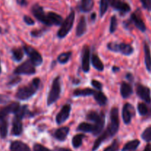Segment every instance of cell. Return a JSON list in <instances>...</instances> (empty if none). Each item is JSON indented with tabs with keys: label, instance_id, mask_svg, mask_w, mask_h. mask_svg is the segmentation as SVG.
<instances>
[{
	"label": "cell",
	"instance_id": "cell-1",
	"mask_svg": "<svg viewBox=\"0 0 151 151\" xmlns=\"http://www.w3.org/2000/svg\"><path fill=\"white\" fill-rule=\"evenodd\" d=\"M119 127V111L117 108H113L111 110L110 114V123L108 126L107 129L103 134L99 137V138L94 142L92 147V151H95L98 149L100 145L106 141L108 139L114 137L118 132Z\"/></svg>",
	"mask_w": 151,
	"mask_h": 151
},
{
	"label": "cell",
	"instance_id": "cell-2",
	"mask_svg": "<svg viewBox=\"0 0 151 151\" xmlns=\"http://www.w3.org/2000/svg\"><path fill=\"white\" fill-rule=\"evenodd\" d=\"M40 82L41 81L39 78H34L29 84L19 88L16 94V98L22 100H25L30 98L35 94L37 90L39 88Z\"/></svg>",
	"mask_w": 151,
	"mask_h": 151
},
{
	"label": "cell",
	"instance_id": "cell-3",
	"mask_svg": "<svg viewBox=\"0 0 151 151\" xmlns=\"http://www.w3.org/2000/svg\"><path fill=\"white\" fill-rule=\"evenodd\" d=\"M87 119L90 121H92L94 122V125L96 126V132L94 135L97 136L99 135L100 133L103 131V128H104L105 125V115L103 112L101 113H98L97 111H92L88 112V114L86 116Z\"/></svg>",
	"mask_w": 151,
	"mask_h": 151
},
{
	"label": "cell",
	"instance_id": "cell-4",
	"mask_svg": "<svg viewBox=\"0 0 151 151\" xmlns=\"http://www.w3.org/2000/svg\"><path fill=\"white\" fill-rule=\"evenodd\" d=\"M60 78L58 76L53 81L51 89L47 97V105L50 106L58 100L60 94Z\"/></svg>",
	"mask_w": 151,
	"mask_h": 151
},
{
	"label": "cell",
	"instance_id": "cell-5",
	"mask_svg": "<svg viewBox=\"0 0 151 151\" xmlns=\"http://www.w3.org/2000/svg\"><path fill=\"white\" fill-rule=\"evenodd\" d=\"M74 21H75V12L72 11L69 13V16L66 17V19L63 21L61 27L58 32V36L59 38H63L65 36H66V35L69 33V32L71 30L72 26H73Z\"/></svg>",
	"mask_w": 151,
	"mask_h": 151
},
{
	"label": "cell",
	"instance_id": "cell-6",
	"mask_svg": "<svg viewBox=\"0 0 151 151\" xmlns=\"http://www.w3.org/2000/svg\"><path fill=\"white\" fill-rule=\"evenodd\" d=\"M108 49L115 52H121L125 55H130L134 52V48L129 44L125 43L117 44L116 42H111L107 45Z\"/></svg>",
	"mask_w": 151,
	"mask_h": 151
},
{
	"label": "cell",
	"instance_id": "cell-7",
	"mask_svg": "<svg viewBox=\"0 0 151 151\" xmlns=\"http://www.w3.org/2000/svg\"><path fill=\"white\" fill-rule=\"evenodd\" d=\"M32 14L34 15V16H35L38 21H40L41 22L44 23V24L47 25V26H52V24L50 18H49L48 14H47V13L46 14V13H44L42 7H41V6L38 5V4H35V5L32 6Z\"/></svg>",
	"mask_w": 151,
	"mask_h": 151
},
{
	"label": "cell",
	"instance_id": "cell-8",
	"mask_svg": "<svg viewBox=\"0 0 151 151\" xmlns=\"http://www.w3.org/2000/svg\"><path fill=\"white\" fill-rule=\"evenodd\" d=\"M14 73L16 75H33L35 73V65L30 60H27L15 69Z\"/></svg>",
	"mask_w": 151,
	"mask_h": 151
},
{
	"label": "cell",
	"instance_id": "cell-9",
	"mask_svg": "<svg viewBox=\"0 0 151 151\" xmlns=\"http://www.w3.org/2000/svg\"><path fill=\"white\" fill-rule=\"evenodd\" d=\"M24 51L28 55V56L30 58L31 62L35 66H39L42 63V56L41 55V54L37 50L32 48V47H30V46H24Z\"/></svg>",
	"mask_w": 151,
	"mask_h": 151
},
{
	"label": "cell",
	"instance_id": "cell-10",
	"mask_svg": "<svg viewBox=\"0 0 151 151\" xmlns=\"http://www.w3.org/2000/svg\"><path fill=\"white\" fill-rule=\"evenodd\" d=\"M137 94L139 98H141L147 103H150L151 102L150 89L147 86H143L142 84H138L137 86Z\"/></svg>",
	"mask_w": 151,
	"mask_h": 151
},
{
	"label": "cell",
	"instance_id": "cell-11",
	"mask_svg": "<svg viewBox=\"0 0 151 151\" xmlns=\"http://www.w3.org/2000/svg\"><path fill=\"white\" fill-rule=\"evenodd\" d=\"M19 109H20V105L19 103L14 102V103H10L0 110V116L7 117V115L10 114H16Z\"/></svg>",
	"mask_w": 151,
	"mask_h": 151
},
{
	"label": "cell",
	"instance_id": "cell-12",
	"mask_svg": "<svg viewBox=\"0 0 151 151\" xmlns=\"http://www.w3.org/2000/svg\"><path fill=\"white\" fill-rule=\"evenodd\" d=\"M134 107L129 103H126L122 109V119L125 124H129L131 122L132 116H134Z\"/></svg>",
	"mask_w": 151,
	"mask_h": 151
},
{
	"label": "cell",
	"instance_id": "cell-13",
	"mask_svg": "<svg viewBox=\"0 0 151 151\" xmlns=\"http://www.w3.org/2000/svg\"><path fill=\"white\" fill-rule=\"evenodd\" d=\"M71 111V106L70 105L67 104L65 105L60 111L56 116V122L58 124H62L64 122L66 119L69 118V114H70Z\"/></svg>",
	"mask_w": 151,
	"mask_h": 151
},
{
	"label": "cell",
	"instance_id": "cell-14",
	"mask_svg": "<svg viewBox=\"0 0 151 151\" xmlns=\"http://www.w3.org/2000/svg\"><path fill=\"white\" fill-rule=\"evenodd\" d=\"M90 51L88 46H85L83 50L82 56V69L84 72H88L89 71L90 65Z\"/></svg>",
	"mask_w": 151,
	"mask_h": 151
},
{
	"label": "cell",
	"instance_id": "cell-15",
	"mask_svg": "<svg viewBox=\"0 0 151 151\" xmlns=\"http://www.w3.org/2000/svg\"><path fill=\"white\" fill-rule=\"evenodd\" d=\"M23 131L22 119L15 116L13 120V127H12V134L14 136H19L22 134Z\"/></svg>",
	"mask_w": 151,
	"mask_h": 151
},
{
	"label": "cell",
	"instance_id": "cell-16",
	"mask_svg": "<svg viewBox=\"0 0 151 151\" xmlns=\"http://www.w3.org/2000/svg\"><path fill=\"white\" fill-rule=\"evenodd\" d=\"M111 5L116 10L123 13H128L131 10V7L129 4L121 0H114Z\"/></svg>",
	"mask_w": 151,
	"mask_h": 151
},
{
	"label": "cell",
	"instance_id": "cell-17",
	"mask_svg": "<svg viewBox=\"0 0 151 151\" xmlns=\"http://www.w3.org/2000/svg\"><path fill=\"white\" fill-rule=\"evenodd\" d=\"M131 21L135 24V26L142 32H145L146 30L145 24L143 22L142 19L139 15L136 13H132V15H131Z\"/></svg>",
	"mask_w": 151,
	"mask_h": 151
},
{
	"label": "cell",
	"instance_id": "cell-18",
	"mask_svg": "<svg viewBox=\"0 0 151 151\" xmlns=\"http://www.w3.org/2000/svg\"><path fill=\"white\" fill-rule=\"evenodd\" d=\"M10 151H31L29 146L21 141H14L10 144Z\"/></svg>",
	"mask_w": 151,
	"mask_h": 151
},
{
	"label": "cell",
	"instance_id": "cell-19",
	"mask_svg": "<svg viewBox=\"0 0 151 151\" xmlns=\"http://www.w3.org/2000/svg\"><path fill=\"white\" fill-rule=\"evenodd\" d=\"M144 52H145V63L147 70L151 72V52L150 49L147 42L144 43Z\"/></svg>",
	"mask_w": 151,
	"mask_h": 151
},
{
	"label": "cell",
	"instance_id": "cell-20",
	"mask_svg": "<svg viewBox=\"0 0 151 151\" xmlns=\"http://www.w3.org/2000/svg\"><path fill=\"white\" fill-rule=\"evenodd\" d=\"M69 132V128L68 127H62V128L56 130L54 134V137L58 141H64L66 139V137L68 136Z\"/></svg>",
	"mask_w": 151,
	"mask_h": 151
},
{
	"label": "cell",
	"instance_id": "cell-21",
	"mask_svg": "<svg viewBox=\"0 0 151 151\" xmlns=\"http://www.w3.org/2000/svg\"><path fill=\"white\" fill-rule=\"evenodd\" d=\"M78 131L86 133H92L93 135H94L96 132V126L95 125H92L88 122H82L78 125Z\"/></svg>",
	"mask_w": 151,
	"mask_h": 151
},
{
	"label": "cell",
	"instance_id": "cell-22",
	"mask_svg": "<svg viewBox=\"0 0 151 151\" xmlns=\"http://www.w3.org/2000/svg\"><path fill=\"white\" fill-rule=\"evenodd\" d=\"M120 92L121 95H122V97H123V98H128V97H129L133 93L132 87H131L129 84L127 83L122 82V84H121Z\"/></svg>",
	"mask_w": 151,
	"mask_h": 151
},
{
	"label": "cell",
	"instance_id": "cell-23",
	"mask_svg": "<svg viewBox=\"0 0 151 151\" xmlns=\"http://www.w3.org/2000/svg\"><path fill=\"white\" fill-rule=\"evenodd\" d=\"M86 31V19L82 16L80 19L79 22H78V27H77L76 29V35L77 36L80 37L82 36Z\"/></svg>",
	"mask_w": 151,
	"mask_h": 151
},
{
	"label": "cell",
	"instance_id": "cell-24",
	"mask_svg": "<svg viewBox=\"0 0 151 151\" xmlns=\"http://www.w3.org/2000/svg\"><path fill=\"white\" fill-rule=\"evenodd\" d=\"M7 117L0 116V136L2 139L5 138L7 134Z\"/></svg>",
	"mask_w": 151,
	"mask_h": 151
},
{
	"label": "cell",
	"instance_id": "cell-25",
	"mask_svg": "<svg viewBox=\"0 0 151 151\" xmlns=\"http://www.w3.org/2000/svg\"><path fill=\"white\" fill-rule=\"evenodd\" d=\"M49 18H50L51 23L52 25H60L62 24L63 23V19L60 16L55 13H52V12H49L48 13Z\"/></svg>",
	"mask_w": 151,
	"mask_h": 151
},
{
	"label": "cell",
	"instance_id": "cell-26",
	"mask_svg": "<svg viewBox=\"0 0 151 151\" xmlns=\"http://www.w3.org/2000/svg\"><path fill=\"white\" fill-rule=\"evenodd\" d=\"M95 91L91 88H83V89H76L74 91V96L75 97H85V96L94 95Z\"/></svg>",
	"mask_w": 151,
	"mask_h": 151
},
{
	"label": "cell",
	"instance_id": "cell-27",
	"mask_svg": "<svg viewBox=\"0 0 151 151\" xmlns=\"http://www.w3.org/2000/svg\"><path fill=\"white\" fill-rule=\"evenodd\" d=\"M140 142L138 139H134L132 141H130L127 142L125 145V146L122 148V151H131V150H135L137 147L139 146Z\"/></svg>",
	"mask_w": 151,
	"mask_h": 151
},
{
	"label": "cell",
	"instance_id": "cell-28",
	"mask_svg": "<svg viewBox=\"0 0 151 151\" xmlns=\"http://www.w3.org/2000/svg\"><path fill=\"white\" fill-rule=\"evenodd\" d=\"M94 7L93 0H82L80 4V9L83 12H89Z\"/></svg>",
	"mask_w": 151,
	"mask_h": 151
},
{
	"label": "cell",
	"instance_id": "cell-29",
	"mask_svg": "<svg viewBox=\"0 0 151 151\" xmlns=\"http://www.w3.org/2000/svg\"><path fill=\"white\" fill-rule=\"evenodd\" d=\"M94 96L97 103L100 106H104L107 103V97L101 91H95Z\"/></svg>",
	"mask_w": 151,
	"mask_h": 151
},
{
	"label": "cell",
	"instance_id": "cell-30",
	"mask_svg": "<svg viewBox=\"0 0 151 151\" xmlns=\"http://www.w3.org/2000/svg\"><path fill=\"white\" fill-rule=\"evenodd\" d=\"M91 62H92V65L94 66V67L97 70L103 71L104 69V65L97 55H93Z\"/></svg>",
	"mask_w": 151,
	"mask_h": 151
},
{
	"label": "cell",
	"instance_id": "cell-31",
	"mask_svg": "<svg viewBox=\"0 0 151 151\" xmlns=\"http://www.w3.org/2000/svg\"><path fill=\"white\" fill-rule=\"evenodd\" d=\"M84 134H77L72 138V145L75 148H78L81 146L83 143V140L85 138Z\"/></svg>",
	"mask_w": 151,
	"mask_h": 151
},
{
	"label": "cell",
	"instance_id": "cell-32",
	"mask_svg": "<svg viewBox=\"0 0 151 151\" xmlns=\"http://www.w3.org/2000/svg\"><path fill=\"white\" fill-rule=\"evenodd\" d=\"M114 1V0H101L100 1V16H103L105 13H106L108 10V7H109V5L112 4V2Z\"/></svg>",
	"mask_w": 151,
	"mask_h": 151
},
{
	"label": "cell",
	"instance_id": "cell-33",
	"mask_svg": "<svg viewBox=\"0 0 151 151\" xmlns=\"http://www.w3.org/2000/svg\"><path fill=\"white\" fill-rule=\"evenodd\" d=\"M13 59L16 61H20L24 56V51L21 48H15L12 50Z\"/></svg>",
	"mask_w": 151,
	"mask_h": 151
},
{
	"label": "cell",
	"instance_id": "cell-34",
	"mask_svg": "<svg viewBox=\"0 0 151 151\" xmlns=\"http://www.w3.org/2000/svg\"><path fill=\"white\" fill-rule=\"evenodd\" d=\"M72 55V52H66L61 53L60 55L58 57V60L60 63H66L69 61Z\"/></svg>",
	"mask_w": 151,
	"mask_h": 151
},
{
	"label": "cell",
	"instance_id": "cell-35",
	"mask_svg": "<svg viewBox=\"0 0 151 151\" xmlns=\"http://www.w3.org/2000/svg\"><path fill=\"white\" fill-rule=\"evenodd\" d=\"M137 109H138V111L141 116H146L148 114V108L145 103H139L137 106Z\"/></svg>",
	"mask_w": 151,
	"mask_h": 151
},
{
	"label": "cell",
	"instance_id": "cell-36",
	"mask_svg": "<svg viewBox=\"0 0 151 151\" xmlns=\"http://www.w3.org/2000/svg\"><path fill=\"white\" fill-rule=\"evenodd\" d=\"M142 138L143 140H145L147 142H151V125L147 127L143 133L142 134Z\"/></svg>",
	"mask_w": 151,
	"mask_h": 151
},
{
	"label": "cell",
	"instance_id": "cell-37",
	"mask_svg": "<svg viewBox=\"0 0 151 151\" xmlns=\"http://www.w3.org/2000/svg\"><path fill=\"white\" fill-rule=\"evenodd\" d=\"M116 28H117V19H116V16H112L111 19V23H110V32L113 33L116 31Z\"/></svg>",
	"mask_w": 151,
	"mask_h": 151
},
{
	"label": "cell",
	"instance_id": "cell-38",
	"mask_svg": "<svg viewBox=\"0 0 151 151\" xmlns=\"http://www.w3.org/2000/svg\"><path fill=\"white\" fill-rule=\"evenodd\" d=\"M118 150H119V142L117 140L115 139L111 145L106 147L103 151H117Z\"/></svg>",
	"mask_w": 151,
	"mask_h": 151
},
{
	"label": "cell",
	"instance_id": "cell-39",
	"mask_svg": "<svg viewBox=\"0 0 151 151\" xmlns=\"http://www.w3.org/2000/svg\"><path fill=\"white\" fill-rule=\"evenodd\" d=\"M33 151H52L41 144H35L33 145Z\"/></svg>",
	"mask_w": 151,
	"mask_h": 151
},
{
	"label": "cell",
	"instance_id": "cell-40",
	"mask_svg": "<svg viewBox=\"0 0 151 151\" xmlns=\"http://www.w3.org/2000/svg\"><path fill=\"white\" fill-rule=\"evenodd\" d=\"M144 8L148 11H151V0H140Z\"/></svg>",
	"mask_w": 151,
	"mask_h": 151
},
{
	"label": "cell",
	"instance_id": "cell-41",
	"mask_svg": "<svg viewBox=\"0 0 151 151\" xmlns=\"http://www.w3.org/2000/svg\"><path fill=\"white\" fill-rule=\"evenodd\" d=\"M91 85H92L94 87H95L96 88L100 90H101L102 87H103V85H102L101 83L96 81V80H92V81H91Z\"/></svg>",
	"mask_w": 151,
	"mask_h": 151
},
{
	"label": "cell",
	"instance_id": "cell-42",
	"mask_svg": "<svg viewBox=\"0 0 151 151\" xmlns=\"http://www.w3.org/2000/svg\"><path fill=\"white\" fill-rule=\"evenodd\" d=\"M24 21L25 23L28 25H33L34 24H35L34 21L32 20L30 17H29V16H25L24 17Z\"/></svg>",
	"mask_w": 151,
	"mask_h": 151
},
{
	"label": "cell",
	"instance_id": "cell-43",
	"mask_svg": "<svg viewBox=\"0 0 151 151\" xmlns=\"http://www.w3.org/2000/svg\"><path fill=\"white\" fill-rule=\"evenodd\" d=\"M41 33H42L41 30H34L31 32V34H32V36H35V37L40 36V35H41Z\"/></svg>",
	"mask_w": 151,
	"mask_h": 151
},
{
	"label": "cell",
	"instance_id": "cell-44",
	"mask_svg": "<svg viewBox=\"0 0 151 151\" xmlns=\"http://www.w3.org/2000/svg\"><path fill=\"white\" fill-rule=\"evenodd\" d=\"M8 100V98L4 95L0 94V103H4Z\"/></svg>",
	"mask_w": 151,
	"mask_h": 151
},
{
	"label": "cell",
	"instance_id": "cell-45",
	"mask_svg": "<svg viewBox=\"0 0 151 151\" xmlns=\"http://www.w3.org/2000/svg\"><path fill=\"white\" fill-rule=\"evenodd\" d=\"M20 81H21V78H16V79L13 80V81H12L11 82H10V83H9V84H10V85H15V84L18 83H19Z\"/></svg>",
	"mask_w": 151,
	"mask_h": 151
},
{
	"label": "cell",
	"instance_id": "cell-46",
	"mask_svg": "<svg viewBox=\"0 0 151 151\" xmlns=\"http://www.w3.org/2000/svg\"><path fill=\"white\" fill-rule=\"evenodd\" d=\"M16 1L20 5H26L27 4V0H16Z\"/></svg>",
	"mask_w": 151,
	"mask_h": 151
},
{
	"label": "cell",
	"instance_id": "cell-47",
	"mask_svg": "<svg viewBox=\"0 0 151 151\" xmlns=\"http://www.w3.org/2000/svg\"><path fill=\"white\" fill-rule=\"evenodd\" d=\"M55 151H72L70 149L64 148V147H58V148H55Z\"/></svg>",
	"mask_w": 151,
	"mask_h": 151
},
{
	"label": "cell",
	"instance_id": "cell-48",
	"mask_svg": "<svg viewBox=\"0 0 151 151\" xmlns=\"http://www.w3.org/2000/svg\"><path fill=\"white\" fill-rule=\"evenodd\" d=\"M143 151H151V145L147 144V145L145 146V147L144 150Z\"/></svg>",
	"mask_w": 151,
	"mask_h": 151
},
{
	"label": "cell",
	"instance_id": "cell-49",
	"mask_svg": "<svg viewBox=\"0 0 151 151\" xmlns=\"http://www.w3.org/2000/svg\"><path fill=\"white\" fill-rule=\"evenodd\" d=\"M91 20H93V19H95V18H96V14L95 13H92V14H91Z\"/></svg>",
	"mask_w": 151,
	"mask_h": 151
},
{
	"label": "cell",
	"instance_id": "cell-50",
	"mask_svg": "<svg viewBox=\"0 0 151 151\" xmlns=\"http://www.w3.org/2000/svg\"><path fill=\"white\" fill-rule=\"evenodd\" d=\"M118 69H118V68H116V67H115V66H114V67H113V71H114V72H116V71L118 70Z\"/></svg>",
	"mask_w": 151,
	"mask_h": 151
},
{
	"label": "cell",
	"instance_id": "cell-51",
	"mask_svg": "<svg viewBox=\"0 0 151 151\" xmlns=\"http://www.w3.org/2000/svg\"><path fill=\"white\" fill-rule=\"evenodd\" d=\"M1 63V62H0ZM0 73H1V64H0Z\"/></svg>",
	"mask_w": 151,
	"mask_h": 151
},
{
	"label": "cell",
	"instance_id": "cell-52",
	"mask_svg": "<svg viewBox=\"0 0 151 151\" xmlns=\"http://www.w3.org/2000/svg\"><path fill=\"white\" fill-rule=\"evenodd\" d=\"M1 32V27H0V32Z\"/></svg>",
	"mask_w": 151,
	"mask_h": 151
}]
</instances>
